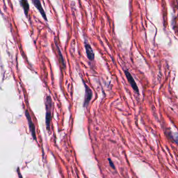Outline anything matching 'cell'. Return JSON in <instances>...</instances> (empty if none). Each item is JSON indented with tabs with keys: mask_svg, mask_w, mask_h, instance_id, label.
<instances>
[{
	"mask_svg": "<svg viewBox=\"0 0 178 178\" xmlns=\"http://www.w3.org/2000/svg\"><path fill=\"white\" fill-rule=\"evenodd\" d=\"M21 3L22 6L23 8V10L26 15H27L29 9V5L28 4L27 0H21Z\"/></svg>",
	"mask_w": 178,
	"mask_h": 178,
	"instance_id": "8",
	"label": "cell"
},
{
	"mask_svg": "<svg viewBox=\"0 0 178 178\" xmlns=\"http://www.w3.org/2000/svg\"><path fill=\"white\" fill-rule=\"evenodd\" d=\"M124 74H125V75L126 76L127 80L128 81L130 85H131V87L133 88V89L136 91V93H138V94H139V90H138V87L137 86V84H136L134 77L131 75V74L127 70L124 71Z\"/></svg>",
	"mask_w": 178,
	"mask_h": 178,
	"instance_id": "3",
	"label": "cell"
},
{
	"mask_svg": "<svg viewBox=\"0 0 178 178\" xmlns=\"http://www.w3.org/2000/svg\"><path fill=\"white\" fill-rule=\"evenodd\" d=\"M52 101L51 97L48 96L46 98L45 101V107H46V116H45V122L47 129V130H49L50 128V123L51 121V109H52Z\"/></svg>",
	"mask_w": 178,
	"mask_h": 178,
	"instance_id": "1",
	"label": "cell"
},
{
	"mask_svg": "<svg viewBox=\"0 0 178 178\" xmlns=\"http://www.w3.org/2000/svg\"><path fill=\"white\" fill-rule=\"evenodd\" d=\"M32 1L33 4L35 5L36 8L40 12V14L42 15L43 18L45 21H47V16H46V14H45L44 11L43 10V7H42V5H41V3L40 2V0H32Z\"/></svg>",
	"mask_w": 178,
	"mask_h": 178,
	"instance_id": "6",
	"label": "cell"
},
{
	"mask_svg": "<svg viewBox=\"0 0 178 178\" xmlns=\"http://www.w3.org/2000/svg\"><path fill=\"white\" fill-rule=\"evenodd\" d=\"M25 114H26V118L28 120V124L29 126V128L31 131V133L32 136V138L35 140H37V138H36V134H35V126L34 125V124L33 123L32 119L31 118L30 116L28 111V110H27L25 112Z\"/></svg>",
	"mask_w": 178,
	"mask_h": 178,
	"instance_id": "4",
	"label": "cell"
},
{
	"mask_svg": "<svg viewBox=\"0 0 178 178\" xmlns=\"http://www.w3.org/2000/svg\"><path fill=\"white\" fill-rule=\"evenodd\" d=\"M84 87H85V97H84V103H83V106L84 107L87 108L89 104V102H90L91 100L92 96H93V92L91 89L86 84L84 83Z\"/></svg>",
	"mask_w": 178,
	"mask_h": 178,
	"instance_id": "2",
	"label": "cell"
},
{
	"mask_svg": "<svg viewBox=\"0 0 178 178\" xmlns=\"http://www.w3.org/2000/svg\"><path fill=\"white\" fill-rule=\"evenodd\" d=\"M85 51H86V54L88 59L90 61H93L94 59V53L93 50L92 49L91 45H89L88 43H85V45H84Z\"/></svg>",
	"mask_w": 178,
	"mask_h": 178,
	"instance_id": "5",
	"label": "cell"
},
{
	"mask_svg": "<svg viewBox=\"0 0 178 178\" xmlns=\"http://www.w3.org/2000/svg\"><path fill=\"white\" fill-rule=\"evenodd\" d=\"M108 162H109V164L110 166L113 169H115V166H114V164L113 162L112 161V160H111L110 158H108Z\"/></svg>",
	"mask_w": 178,
	"mask_h": 178,
	"instance_id": "9",
	"label": "cell"
},
{
	"mask_svg": "<svg viewBox=\"0 0 178 178\" xmlns=\"http://www.w3.org/2000/svg\"><path fill=\"white\" fill-rule=\"evenodd\" d=\"M55 45H56L57 50V52H58V54H59V59H60V62H61V65L63 66L64 68H65V61H64V59L63 56V55L61 54V50H60L59 48V45H57L56 43H55Z\"/></svg>",
	"mask_w": 178,
	"mask_h": 178,
	"instance_id": "7",
	"label": "cell"
}]
</instances>
